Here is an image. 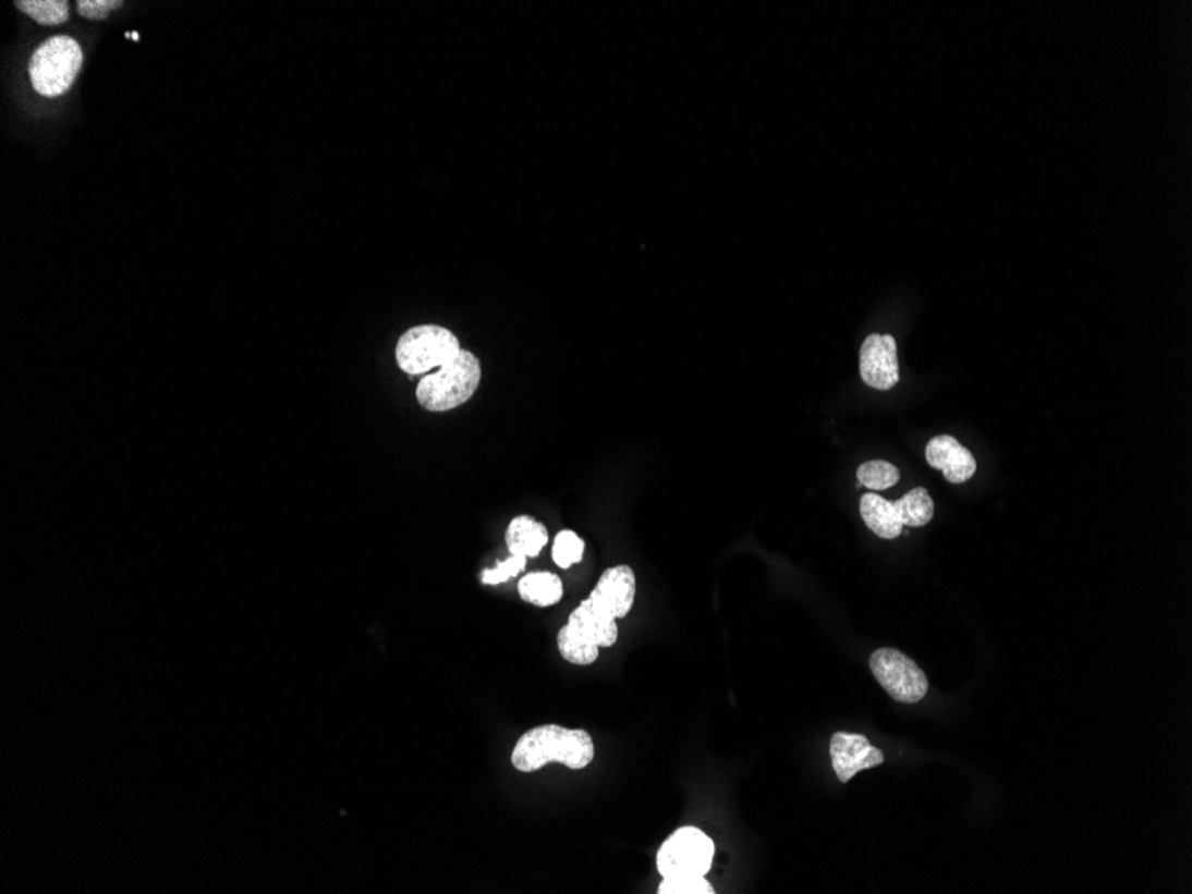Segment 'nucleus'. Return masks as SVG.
<instances>
[{"label": "nucleus", "instance_id": "nucleus-12", "mask_svg": "<svg viewBox=\"0 0 1192 894\" xmlns=\"http://www.w3.org/2000/svg\"><path fill=\"white\" fill-rule=\"evenodd\" d=\"M547 527L533 516H527V514L511 519V524L506 530V544H508L509 554L511 555H522V558L527 559L537 558L542 554V550L547 547Z\"/></svg>", "mask_w": 1192, "mask_h": 894}, {"label": "nucleus", "instance_id": "nucleus-17", "mask_svg": "<svg viewBox=\"0 0 1192 894\" xmlns=\"http://www.w3.org/2000/svg\"><path fill=\"white\" fill-rule=\"evenodd\" d=\"M16 8L41 25H60L69 21V2L64 0H16Z\"/></svg>", "mask_w": 1192, "mask_h": 894}, {"label": "nucleus", "instance_id": "nucleus-5", "mask_svg": "<svg viewBox=\"0 0 1192 894\" xmlns=\"http://www.w3.org/2000/svg\"><path fill=\"white\" fill-rule=\"evenodd\" d=\"M715 841L696 826H682L657 852V871L662 879L705 877L713 868Z\"/></svg>", "mask_w": 1192, "mask_h": 894}, {"label": "nucleus", "instance_id": "nucleus-20", "mask_svg": "<svg viewBox=\"0 0 1192 894\" xmlns=\"http://www.w3.org/2000/svg\"><path fill=\"white\" fill-rule=\"evenodd\" d=\"M525 566H527V558L509 554V558L506 561H500L495 568L484 570L481 574V583L484 586H498V584L508 583L511 578L522 574Z\"/></svg>", "mask_w": 1192, "mask_h": 894}, {"label": "nucleus", "instance_id": "nucleus-18", "mask_svg": "<svg viewBox=\"0 0 1192 894\" xmlns=\"http://www.w3.org/2000/svg\"><path fill=\"white\" fill-rule=\"evenodd\" d=\"M857 479L859 486H864L867 490H889L892 486L898 485L900 472H898L897 466L887 463V461H867V463L859 466Z\"/></svg>", "mask_w": 1192, "mask_h": 894}, {"label": "nucleus", "instance_id": "nucleus-10", "mask_svg": "<svg viewBox=\"0 0 1192 894\" xmlns=\"http://www.w3.org/2000/svg\"><path fill=\"white\" fill-rule=\"evenodd\" d=\"M925 457L932 468L941 469L945 479L951 485L966 482L976 472L975 457L953 436L932 438L926 445Z\"/></svg>", "mask_w": 1192, "mask_h": 894}, {"label": "nucleus", "instance_id": "nucleus-15", "mask_svg": "<svg viewBox=\"0 0 1192 894\" xmlns=\"http://www.w3.org/2000/svg\"><path fill=\"white\" fill-rule=\"evenodd\" d=\"M557 647L561 658L576 666H589L600 653V648L584 638L581 633H576L575 628L570 627L568 623L557 634Z\"/></svg>", "mask_w": 1192, "mask_h": 894}, {"label": "nucleus", "instance_id": "nucleus-19", "mask_svg": "<svg viewBox=\"0 0 1192 894\" xmlns=\"http://www.w3.org/2000/svg\"><path fill=\"white\" fill-rule=\"evenodd\" d=\"M586 543L573 530H561L554 539L552 559L559 568L568 570L581 563Z\"/></svg>", "mask_w": 1192, "mask_h": 894}, {"label": "nucleus", "instance_id": "nucleus-3", "mask_svg": "<svg viewBox=\"0 0 1192 894\" xmlns=\"http://www.w3.org/2000/svg\"><path fill=\"white\" fill-rule=\"evenodd\" d=\"M81 66V45L70 36H54L44 41L31 58V83L44 97H60L72 88Z\"/></svg>", "mask_w": 1192, "mask_h": 894}, {"label": "nucleus", "instance_id": "nucleus-7", "mask_svg": "<svg viewBox=\"0 0 1192 894\" xmlns=\"http://www.w3.org/2000/svg\"><path fill=\"white\" fill-rule=\"evenodd\" d=\"M595 608L604 613L620 620L631 613L634 600H636V575L634 570L627 564H618L606 570L598 578L592 595H589Z\"/></svg>", "mask_w": 1192, "mask_h": 894}, {"label": "nucleus", "instance_id": "nucleus-9", "mask_svg": "<svg viewBox=\"0 0 1192 894\" xmlns=\"http://www.w3.org/2000/svg\"><path fill=\"white\" fill-rule=\"evenodd\" d=\"M861 377L875 390H891L900 379L897 341L887 334H873L861 348Z\"/></svg>", "mask_w": 1192, "mask_h": 894}, {"label": "nucleus", "instance_id": "nucleus-11", "mask_svg": "<svg viewBox=\"0 0 1192 894\" xmlns=\"http://www.w3.org/2000/svg\"><path fill=\"white\" fill-rule=\"evenodd\" d=\"M568 625L598 648L617 645L618 633H620L617 620L595 608L589 598L576 605L575 611L568 617Z\"/></svg>", "mask_w": 1192, "mask_h": 894}, {"label": "nucleus", "instance_id": "nucleus-8", "mask_svg": "<svg viewBox=\"0 0 1192 894\" xmlns=\"http://www.w3.org/2000/svg\"><path fill=\"white\" fill-rule=\"evenodd\" d=\"M832 768L841 784L852 781L859 771L884 764L883 750H878L861 734L836 732L830 739Z\"/></svg>", "mask_w": 1192, "mask_h": 894}, {"label": "nucleus", "instance_id": "nucleus-6", "mask_svg": "<svg viewBox=\"0 0 1192 894\" xmlns=\"http://www.w3.org/2000/svg\"><path fill=\"white\" fill-rule=\"evenodd\" d=\"M869 668L878 684L900 703H917L928 693L922 668L897 648H878L869 658Z\"/></svg>", "mask_w": 1192, "mask_h": 894}, {"label": "nucleus", "instance_id": "nucleus-1", "mask_svg": "<svg viewBox=\"0 0 1192 894\" xmlns=\"http://www.w3.org/2000/svg\"><path fill=\"white\" fill-rule=\"evenodd\" d=\"M593 759V737L582 728L561 725L534 726L522 734L511 754L514 770L522 773H534L554 762L570 770H584Z\"/></svg>", "mask_w": 1192, "mask_h": 894}, {"label": "nucleus", "instance_id": "nucleus-2", "mask_svg": "<svg viewBox=\"0 0 1192 894\" xmlns=\"http://www.w3.org/2000/svg\"><path fill=\"white\" fill-rule=\"evenodd\" d=\"M481 362L472 352L461 351L452 362L419 381L416 399L433 413L455 409L472 399L481 384Z\"/></svg>", "mask_w": 1192, "mask_h": 894}, {"label": "nucleus", "instance_id": "nucleus-16", "mask_svg": "<svg viewBox=\"0 0 1192 894\" xmlns=\"http://www.w3.org/2000/svg\"><path fill=\"white\" fill-rule=\"evenodd\" d=\"M895 505L903 527H925L934 518V500L925 488L909 491Z\"/></svg>", "mask_w": 1192, "mask_h": 894}, {"label": "nucleus", "instance_id": "nucleus-21", "mask_svg": "<svg viewBox=\"0 0 1192 894\" xmlns=\"http://www.w3.org/2000/svg\"><path fill=\"white\" fill-rule=\"evenodd\" d=\"M659 894H715L713 885L705 880V877H677V879H662L659 887H657Z\"/></svg>", "mask_w": 1192, "mask_h": 894}, {"label": "nucleus", "instance_id": "nucleus-4", "mask_svg": "<svg viewBox=\"0 0 1192 894\" xmlns=\"http://www.w3.org/2000/svg\"><path fill=\"white\" fill-rule=\"evenodd\" d=\"M463 351L452 331L439 326H418L404 332L394 348L400 370L408 376H425L441 368Z\"/></svg>", "mask_w": 1192, "mask_h": 894}, {"label": "nucleus", "instance_id": "nucleus-22", "mask_svg": "<svg viewBox=\"0 0 1192 894\" xmlns=\"http://www.w3.org/2000/svg\"><path fill=\"white\" fill-rule=\"evenodd\" d=\"M120 5V0H80L77 11L89 21H102L111 11L119 10Z\"/></svg>", "mask_w": 1192, "mask_h": 894}, {"label": "nucleus", "instance_id": "nucleus-13", "mask_svg": "<svg viewBox=\"0 0 1192 894\" xmlns=\"http://www.w3.org/2000/svg\"><path fill=\"white\" fill-rule=\"evenodd\" d=\"M861 516L867 529L877 534L878 538L897 539L902 534L903 525L898 516L897 505L883 499L880 494H864L861 499Z\"/></svg>", "mask_w": 1192, "mask_h": 894}, {"label": "nucleus", "instance_id": "nucleus-14", "mask_svg": "<svg viewBox=\"0 0 1192 894\" xmlns=\"http://www.w3.org/2000/svg\"><path fill=\"white\" fill-rule=\"evenodd\" d=\"M518 593L523 602L536 608H550L561 602L564 586L561 578L550 572H533L520 578Z\"/></svg>", "mask_w": 1192, "mask_h": 894}]
</instances>
